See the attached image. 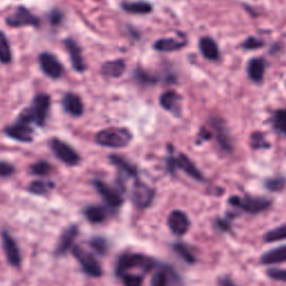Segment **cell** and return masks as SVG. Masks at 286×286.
Masks as SVG:
<instances>
[{
  "label": "cell",
  "mask_w": 286,
  "mask_h": 286,
  "mask_svg": "<svg viewBox=\"0 0 286 286\" xmlns=\"http://www.w3.org/2000/svg\"><path fill=\"white\" fill-rule=\"evenodd\" d=\"M49 105V96L46 94H38L32 101V105L27 110H24L22 114L19 115L18 121L24 122L29 126L30 123H35V124L42 127L44 126L45 121H46Z\"/></svg>",
  "instance_id": "1"
},
{
  "label": "cell",
  "mask_w": 286,
  "mask_h": 286,
  "mask_svg": "<svg viewBox=\"0 0 286 286\" xmlns=\"http://www.w3.org/2000/svg\"><path fill=\"white\" fill-rule=\"evenodd\" d=\"M155 266H157V262L152 257L135 254V253H124L118 259V263L115 266V273L116 275L121 277L130 269L139 267L145 272H150Z\"/></svg>",
  "instance_id": "2"
},
{
  "label": "cell",
  "mask_w": 286,
  "mask_h": 286,
  "mask_svg": "<svg viewBox=\"0 0 286 286\" xmlns=\"http://www.w3.org/2000/svg\"><path fill=\"white\" fill-rule=\"evenodd\" d=\"M100 146L108 148H124L132 140V134L126 128H111L102 130L95 136Z\"/></svg>",
  "instance_id": "3"
},
{
  "label": "cell",
  "mask_w": 286,
  "mask_h": 286,
  "mask_svg": "<svg viewBox=\"0 0 286 286\" xmlns=\"http://www.w3.org/2000/svg\"><path fill=\"white\" fill-rule=\"evenodd\" d=\"M229 204L246 212L258 213L264 210H267L272 206V201L270 199L262 198V197L246 196L244 198H240L237 196H233L229 199Z\"/></svg>",
  "instance_id": "4"
},
{
  "label": "cell",
  "mask_w": 286,
  "mask_h": 286,
  "mask_svg": "<svg viewBox=\"0 0 286 286\" xmlns=\"http://www.w3.org/2000/svg\"><path fill=\"white\" fill-rule=\"evenodd\" d=\"M72 253H73L77 262L81 264L83 271L85 272L87 275L92 277H100L102 275L103 272L101 265L96 261V258L93 254H91V253L77 245L72 248Z\"/></svg>",
  "instance_id": "5"
},
{
  "label": "cell",
  "mask_w": 286,
  "mask_h": 286,
  "mask_svg": "<svg viewBox=\"0 0 286 286\" xmlns=\"http://www.w3.org/2000/svg\"><path fill=\"white\" fill-rule=\"evenodd\" d=\"M50 148L56 157L68 166H75L80 162V155L73 148L69 147L67 143L61 141L60 139H51Z\"/></svg>",
  "instance_id": "6"
},
{
  "label": "cell",
  "mask_w": 286,
  "mask_h": 286,
  "mask_svg": "<svg viewBox=\"0 0 286 286\" xmlns=\"http://www.w3.org/2000/svg\"><path fill=\"white\" fill-rule=\"evenodd\" d=\"M168 169L170 171H174L175 169L179 168L181 170H184L187 174H189L190 177L196 180H203V173H201L198 168L193 165V162L187 157L185 154H180L178 158H169L167 161Z\"/></svg>",
  "instance_id": "7"
},
{
  "label": "cell",
  "mask_w": 286,
  "mask_h": 286,
  "mask_svg": "<svg viewBox=\"0 0 286 286\" xmlns=\"http://www.w3.org/2000/svg\"><path fill=\"white\" fill-rule=\"evenodd\" d=\"M155 191L151 187L136 181L132 188V200L136 207L139 208H147L152 204L154 199Z\"/></svg>",
  "instance_id": "8"
},
{
  "label": "cell",
  "mask_w": 286,
  "mask_h": 286,
  "mask_svg": "<svg viewBox=\"0 0 286 286\" xmlns=\"http://www.w3.org/2000/svg\"><path fill=\"white\" fill-rule=\"evenodd\" d=\"M168 227L175 236H184L190 228V220L181 210H173L167 219Z\"/></svg>",
  "instance_id": "9"
},
{
  "label": "cell",
  "mask_w": 286,
  "mask_h": 286,
  "mask_svg": "<svg viewBox=\"0 0 286 286\" xmlns=\"http://www.w3.org/2000/svg\"><path fill=\"white\" fill-rule=\"evenodd\" d=\"M2 239H3V247L5 255L7 257V261L11 266H17L21 265L22 262V256L21 252H19L18 246L15 242V239L10 236L8 231H3L2 234Z\"/></svg>",
  "instance_id": "10"
},
{
  "label": "cell",
  "mask_w": 286,
  "mask_h": 286,
  "mask_svg": "<svg viewBox=\"0 0 286 286\" xmlns=\"http://www.w3.org/2000/svg\"><path fill=\"white\" fill-rule=\"evenodd\" d=\"M7 24L11 27H22V26H38L40 19L35 17L25 7H19L14 14L7 18Z\"/></svg>",
  "instance_id": "11"
},
{
  "label": "cell",
  "mask_w": 286,
  "mask_h": 286,
  "mask_svg": "<svg viewBox=\"0 0 286 286\" xmlns=\"http://www.w3.org/2000/svg\"><path fill=\"white\" fill-rule=\"evenodd\" d=\"M40 65L44 73L50 79H60L63 73L62 64L54 55L49 53H43L40 56Z\"/></svg>",
  "instance_id": "12"
},
{
  "label": "cell",
  "mask_w": 286,
  "mask_h": 286,
  "mask_svg": "<svg viewBox=\"0 0 286 286\" xmlns=\"http://www.w3.org/2000/svg\"><path fill=\"white\" fill-rule=\"evenodd\" d=\"M94 187L96 188L97 192H99L103 199L105 200V203L112 208H118L123 204V198L121 194L116 191L113 188L108 186L105 183H103L101 180L94 181Z\"/></svg>",
  "instance_id": "13"
},
{
  "label": "cell",
  "mask_w": 286,
  "mask_h": 286,
  "mask_svg": "<svg viewBox=\"0 0 286 286\" xmlns=\"http://www.w3.org/2000/svg\"><path fill=\"white\" fill-rule=\"evenodd\" d=\"M6 133L10 138L22 142H30L34 138V131H32L31 127L18 120L15 124L6 128Z\"/></svg>",
  "instance_id": "14"
},
{
  "label": "cell",
  "mask_w": 286,
  "mask_h": 286,
  "mask_svg": "<svg viewBox=\"0 0 286 286\" xmlns=\"http://www.w3.org/2000/svg\"><path fill=\"white\" fill-rule=\"evenodd\" d=\"M77 234H79V227L76 225H72L67 229L64 230L55 251V254L57 256L64 255L65 253H67L70 249V247L74 244V240L77 236Z\"/></svg>",
  "instance_id": "15"
},
{
  "label": "cell",
  "mask_w": 286,
  "mask_h": 286,
  "mask_svg": "<svg viewBox=\"0 0 286 286\" xmlns=\"http://www.w3.org/2000/svg\"><path fill=\"white\" fill-rule=\"evenodd\" d=\"M65 47H66V49L68 51L73 67L77 72L85 70L86 66H85V63H84L82 51H81V48L79 47V45H77L73 40H66L65 41Z\"/></svg>",
  "instance_id": "16"
},
{
  "label": "cell",
  "mask_w": 286,
  "mask_h": 286,
  "mask_svg": "<svg viewBox=\"0 0 286 286\" xmlns=\"http://www.w3.org/2000/svg\"><path fill=\"white\" fill-rule=\"evenodd\" d=\"M181 97L180 95L174 92V91H168V92L162 94L160 97V104L161 106L166 109L167 111L178 114L181 110Z\"/></svg>",
  "instance_id": "17"
},
{
  "label": "cell",
  "mask_w": 286,
  "mask_h": 286,
  "mask_svg": "<svg viewBox=\"0 0 286 286\" xmlns=\"http://www.w3.org/2000/svg\"><path fill=\"white\" fill-rule=\"evenodd\" d=\"M63 106L65 111L73 116H80L83 114L84 108H83L82 100L79 96L73 93H68L64 96Z\"/></svg>",
  "instance_id": "18"
},
{
  "label": "cell",
  "mask_w": 286,
  "mask_h": 286,
  "mask_svg": "<svg viewBox=\"0 0 286 286\" xmlns=\"http://www.w3.org/2000/svg\"><path fill=\"white\" fill-rule=\"evenodd\" d=\"M284 262H286V245L266 252L261 257V263L264 265H274Z\"/></svg>",
  "instance_id": "19"
},
{
  "label": "cell",
  "mask_w": 286,
  "mask_h": 286,
  "mask_svg": "<svg viewBox=\"0 0 286 286\" xmlns=\"http://www.w3.org/2000/svg\"><path fill=\"white\" fill-rule=\"evenodd\" d=\"M247 73H248L249 79L256 83L263 81L265 73V62L263 58H253L247 65Z\"/></svg>",
  "instance_id": "20"
},
{
  "label": "cell",
  "mask_w": 286,
  "mask_h": 286,
  "mask_svg": "<svg viewBox=\"0 0 286 286\" xmlns=\"http://www.w3.org/2000/svg\"><path fill=\"white\" fill-rule=\"evenodd\" d=\"M199 48L201 54H203L208 60L216 61L219 57V50L217 44L210 37H203L199 42Z\"/></svg>",
  "instance_id": "21"
},
{
  "label": "cell",
  "mask_w": 286,
  "mask_h": 286,
  "mask_svg": "<svg viewBox=\"0 0 286 286\" xmlns=\"http://www.w3.org/2000/svg\"><path fill=\"white\" fill-rule=\"evenodd\" d=\"M126 70V63L122 60L106 62L102 65V73L109 77H120Z\"/></svg>",
  "instance_id": "22"
},
{
  "label": "cell",
  "mask_w": 286,
  "mask_h": 286,
  "mask_svg": "<svg viewBox=\"0 0 286 286\" xmlns=\"http://www.w3.org/2000/svg\"><path fill=\"white\" fill-rule=\"evenodd\" d=\"M86 219L92 224H100L106 219V209L102 206H88L84 210Z\"/></svg>",
  "instance_id": "23"
},
{
  "label": "cell",
  "mask_w": 286,
  "mask_h": 286,
  "mask_svg": "<svg viewBox=\"0 0 286 286\" xmlns=\"http://www.w3.org/2000/svg\"><path fill=\"white\" fill-rule=\"evenodd\" d=\"M185 45V42L174 40V38H164V40H159L155 42L153 47L155 50L159 51H173L183 48Z\"/></svg>",
  "instance_id": "24"
},
{
  "label": "cell",
  "mask_w": 286,
  "mask_h": 286,
  "mask_svg": "<svg viewBox=\"0 0 286 286\" xmlns=\"http://www.w3.org/2000/svg\"><path fill=\"white\" fill-rule=\"evenodd\" d=\"M110 160H111V162L114 166L118 167L120 170L126 172L128 175H130V177H136V174H138L136 168L133 165L130 164V162L124 158L120 157V155H116V154L110 155Z\"/></svg>",
  "instance_id": "25"
},
{
  "label": "cell",
  "mask_w": 286,
  "mask_h": 286,
  "mask_svg": "<svg viewBox=\"0 0 286 286\" xmlns=\"http://www.w3.org/2000/svg\"><path fill=\"white\" fill-rule=\"evenodd\" d=\"M122 8L131 14L145 15L152 11V6L146 2H134V3H124Z\"/></svg>",
  "instance_id": "26"
},
{
  "label": "cell",
  "mask_w": 286,
  "mask_h": 286,
  "mask_svg": "<svg viewBox=\"0 0 286 286\" xmlns=\"http://www.w3.org/2000/svg\"><path fill=\"white\" fill-rule=\"evenodd\" d=\"M54 188V184L50 181H43V180H36L28 187V191L32 194H38V196H43V194L48 193Z\"/></svg>",
  "instance_id": "27"
},
{
  "label": "cell",
  "mask_w": 286,
  "mask_h": 286,
  "mask_svg": "<svg viewBox=\"0 0 286 286\" xmlns=\"http://www.w3.org/2000/svg\"><path fill=\"white\" fill-rule=\"evenodd\" d=\"M11 61V50L7 37L0 30V62L8 64Z\"/></svg>",
  "instance_id": "28"
},
{
  "label": "cell",
  "mask_w": 286,
  "mask_h": 286,
  "mask_svg": "<svg viewBox=\"0 0 286 286\" xmlns=\"http://www.w3.org/2000/svg\"><path fill=\"white\" fill-rule=\"evenodd\" d=\"M286 239V224L278 226L274 229H271L264 235V240L266 243L278 242V240Z\"/></svg>",
  "instance_id": "29"
},
{
  "label": "cell",
  "mask_w": 286,
  "mask_h": 286,
  "mask_svg": "<svg viewBox=\"0 0 286 286\" xmlns=\"http://www.w3.org/2000/svg\"><path fill=\"white\" fill-rule=\"evenodd\" d=\"M273 126L277 132L286 135V109L275 112L273 116Z\"/></svg>",
  "instance_id": "30"
},
{
  "label": "cell",
  "mask_w": 286,
  "mask_h": 286,
  "mask_svg": "<svg viewBox=\"0 0 286 286\" xmlns=\"http://www.w3.org/2000/svg\"><path fill=\"white\" fill-rule=\"evenodd\" d=\"M173 249L188 264H193L194 262H196V257H194L192 252L188 248L186 245L181 244V243H177L173 245Z\"/></svg>",
  "instance_id": "31"
},
{
  "label": "cell",
  "mask_w": 286,
  "mask_h": 286,
  "mask_svg": "<svg viewBox=\"0 0 286 286\" xmlns=\"http://www.w3.org/2000/svg\"><path fill=\"white\" fill-rule=\"evenodd\" d=\"M51 171V166L46 161H38L30 167V172L35 175H47Z\"/></svg>",
  "instance_id": "32"
},
{
  "label": "cell",
  "mask_w": 286,
  "mask_h": 286,
  "mask_svg": "<svg viewBox=\"0 0 286 286\" xmlns=\"http://www.w3.org/2000/svg\"><path fill=\"white\" fill-rule=\"evenodd\" d=\"M90 245L96 253H99L100 255H104L108 252V242L102 237L92 238L90 242Z\"/></svg>",
  "instance_id": "33"
},
{
  "label": "cell",
  "mask_w": 286,
  "mask_h": 286,
  "mask_svg": "<svg viewBox=\"0 0 286 286\" xmlns=\"http://www.w3.org/2000/svg\"><path fill=\"white\" fill-rule=\"evenodd\" d=\"M286 181L283 177H276V178H271L266 180L265 186L270 191H281L284 189Z\"/></svg>",
  "instance_id": "34"
},
{
  "label": "cell",
  "mask_w": 286,
  "mask_h": 286,
  "mask_svg": "<svg viewBox=\"0 0 286 286\" xmlns=\"http://www.w3.org/2000/svg\"><path fill=\"white\" fill-rule=\"evenodd\" d=\"M123 284L124 286H142L143 277L141 275H134V274H123L121 276Z\"/></svg>",
  "instance_id": "35"
},
{
  "label": "cell",
  "mask_w": 286,
  "mask_h": 286,
  "mask_svg": "<svg viewBox=\"0 0 286 286\" xmlns=\"http://www.w3.org/2000/svg\"><path fill=\"white\" fill-rule=\"evenodd\" d=\"M134 76H135V79L138 80V82H140L141 84H153L155 82V79L152 75H150L148 72L140 69V68L135 70Z\"/></svg>",
  "instance_id": "36"
},
{
  "label": "cell",
  "mask_w": 286,
  "mask_h": 286,
  "mask_svg": "<svg viewBox=\"0 0 286 286\" xmlns=\"http://www.w3.org/2000/svg\"><path fill=\"white\" fill-rule=\"evenodd\" d=\"M168 274L165 271H158L152 277L151 286H167Z\"/></svg>",
  "instance_id": "37"
},
{
  "label": "cell",
  "mask_w": 286,
  "mask_h": 286,
  "mask_svg": "<svg viewBox=\"0 0 286 286\" xmlns=\"http://www.w3.org/2000/svg\"><path fill=\"white\" fill-rule=\"evenodd\" d=\"M266 274H267L269 277L272 278V279L286 282V270L270 269V270H267V272H266Z\"/></svg>",
  "instance_id": "38"
},
{
  "label": "cell",
  "mask_w": 286,
  "mask_h": 286,
  "mask_svg": "<svg viewBox=\"0 0 286 286\" xmlns=\"http://www.w3.org/2000/svg\"><path fill=\"white\" fill-rule=\"evenodd\" d=\"M263 45H264V43L261 40H257V38H254V37H249L248 40L245 41L243 46L246 49H256V48L262 47Z\"/></svg>",
  "instance_id": "39"
},
{
  "label": "cell",
  "mask_w": 286,
  "mask_h": 286,
  "mask_svg": "<svg viewBox=\"0 0 286 286\" xmlns=\"http://www.w3.org/2000/svg\"><path fill=\"white\" fill-rule=\"evenodd\" d=\"M15 169L11 165L7 164V162L0 161V177H9L14 173Z\"/></svg>",
  "instance_id": "40"
},
{
  "label": "cell",
  "mask_w": 286,
  "mask_h": 286,
  "mask_svg": "<svg viewBox=\"0 0 286 286\" xmlns=\"http://www.w3.org/2000/svg\"><path fill=\"white\" fill-rule=\"evenodd\" d=\"M62 18H63V15H62V12L61 11H53L50 14V23L51 24H54V25H57V24H60L62 22Z\"/></svg>",
  "instance_id": "41"
},
{
  "label": "cell",
  "mask_w": 286,
  "mask_h": 286,
  "mask_svg": "<svg viewBox=\"0 0 286 286\" xmlns=\"http://www.w3.org/2000/svg\"><path fill=\"white\" fill-rule=\"evenodd\" d=\"M216 225L220 230L224 231H230V224L227 222V220H223V219H218L216 222Z\"/></svg>",
  "instance_id": "42"
},
{
  "label": "cell",
  "mask_w": 286,
  "mask_h": 286,
  "mask_svg": "<svg viewBox=\"0 0 286 286\" xmlns=\"http://www.w3.org/2000/svg\"><path fill=\"white\" fill-rule=\"evenodd\" d=\"M265 142L264 140V136L261 133H255L253 134V138H252V145L255 149L258 148V142Z\"/></svg>",
  "instance_id": "43"
},
{
  "label": "cell",
  "mask_w": 286,
  "mask_h": 286,
  "mask_svg": "<svg viewBox=\"0 0 286 286\" xmlns=\"http://www.w3.org/2000/svg\"><path fill=\"white\" fill-rule=\"evenodd\" d=\"M219 283H220V285L222 286H236L235 284H234L229 278H222L219 281Z\"/></svg>",
  "instance_id": "44"
}]
</instances>
